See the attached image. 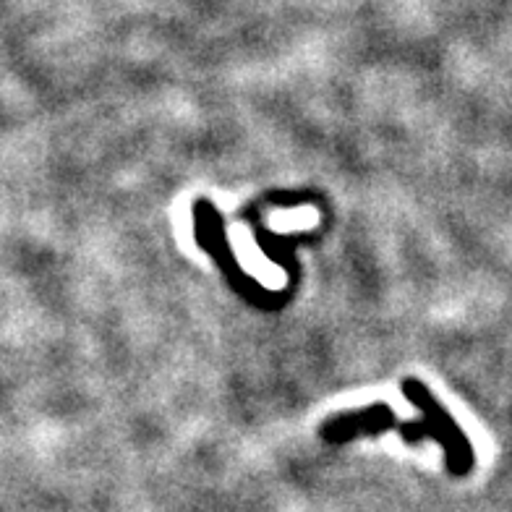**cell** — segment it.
<instances>
[{"label": "cell", "mask_w": 512, "mask_h": 512, "mask_svg": "<svg viewBox=\"0 0 512 512\" xmlns=\"http://www.w3.org/2000/svg\"><path fill=\"white\" fill-rule=\"evenodd\" d=\"M400 390H403L405 400L421 411V418L416 421H398L395 426V432L403 437V442L416 445L421 439H434L445 452L447 473L455 479L471 476L476 468V450L458 426V421L445 411V405L439 403L437 395L416 377H405L400 382Z\"/></svg>", "instance_id": "1"}, {"label": "cell", "mask_w": 512, "mask_h": 512, "mask_svg": "<svg viewBox=\"0 0 512 512\" xmlns=\"http://www.w3.org/2000/svg\"><path fill=\"white\" fill-rule=\"evenodd\" d=\"M398 426V416L392 411L390 405L377 403L369 408H358V411L340 413V416L324 421L322 426V439L330 445H343L348 439L361 437V434H382L390 432Z\"/></svg>", "instance_id": "2"}]
</instances>
